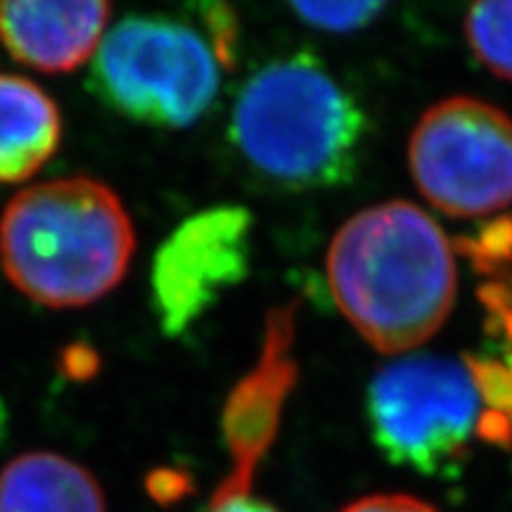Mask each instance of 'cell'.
I'll use <instances>...</instances> for the list:
<instances>
[{
  "label": "cell",
  "mask_w": 512,
  "mask_h": 512,
  "mask_svg": "<svg viewBox=\"0 0 512 512\" xmlns=\"http://www.w3.org/2000/svg\"><path fill=\"white\" fill-rule=\"evenodd\" d=\"M328 278L339 311L382 354L427 342L456 302L451 242L411 202L377 204L344 223Z\"/></svg>",
  "instance_id": "1"
},
{
  "label": "cell",
  "mask_w": 512,
  "mask_h": 512,
  "mask_svg": "<svg viewBox=\"0 0 512 512\" xmlns=\"http://www.w3.org/2000/svg\"><path fill=\"white\" fill-rule=\"evenodd\" d=\"M136 252L131 216L110 185L55 178L17 192L0 216V266L31 302L83 309L126 278Z\"/></svg>",
  "instance_id": "2"
},
{
  "label": "cell",
  "mask_w": 512,
  "mask_h": 512,
  "mask_svg": "<svg viewBox=\"0 0 512 512\" xmlns=\"http://www.w3.org/2000/svg\"><path fill=\"white\" fill-rule=\"evenodd\" d=\"M361 138L354 98L309 55L271 62L235 102V145L254 169L292 188L347 181Z\"/></svg>",
  "instance_id": "3"
},
{
  "label": "cell",
  "mask_w": 512,
  "mask_h": 512,
  "mask_svg": "<svg viewBox=\"0 0 512 512\" xmlns=\"http://www.w3.org/2000/svg\"><path fill=\"white\" fill-rule=\"evenodd\" d=\"M368 411L382 453L422 475L453 470L477 437L512 444V418L486 406L470 363L413 356L382 368Z\"/></svg>",
  "instance_id": "4"
},
{
  "label": "cell",
  "mask_w": 512,
  "mask_h": 512,
  "mask_svg": "<svg viewBox=\"0 0 512 512\" xmlns=\"http://www.w3.org/2000/svg\"><path fill=\"white\" fill-rule=\"evenodd\" d=\"M93 91L128 119L164 128L195 124L219 91L214 48L185 24L126 17L102 38Z\"/></svg>",
  "instance_id": "5"
},
{
  "label": "cell",
  "mask_w": 512,
  "mask_h": 512,
  "mask_svg": "<svg viewBox=\"0 0 512 512\" xmlns=\"http://www.w3.org/2000/svg\"><path fill=\"white\" fill-rule=\"evenodd\" d=\"M408 159L415 183L451 216H484L512 204V119L475 98L434 105L415 126Z\"/></svg>",
  "instance_id": "6"
},
{
  "label": "cell",
  "mask_w": 512,
  "mask_h": 512,
  "mask_svg": "<svg viewBox=\"0 0 512 512\" xmlns=\"http://www.w3.org/2000/svg\"><path fill=\"white\" fill-rule=\"evenodd\" d=\"M252 219L242 207H214L185 219L152 261V304L169 337L181 335L249 271Z\"/></svg>",
  "instance_id": "7"
},
{
  "label": "cell",
  "mask_w": 512,
  "mask_h": 512,
  "mask_svg": "<svg viewBox=\"0 0 512 512\" xmlns=\"http://www.w3.org/2000/svg\"><path fill=\"white\" fill-rule=\"evenodd\" d=\"M290 332V311L275 313L268 323L264 358L254 368V373H249L230 394L226 415H223V430H226L228 448L233 453V470L216 489L214 498L249 494L254 470L273 441L280 406L294 377L292 361L287 356Z\"/></svg>",
  "instance_id": "8"
},
{
  "label": "cell",
  "mask_w": 512,
  "mask_h": 512,
  "mask_svg": "<svg viewBox=\"0 0 512 512\" xmlns=\"http://www.w3.org/2000/svg\"><path fill=\"white\" fill-rule=\"evenodd\" d=\"M112 8L107 3H0V38L17 62L46 74L74 72L98 53Z\"/></svg>",
  "instance_id": "9"
},
{
  "label": "cell",
  "mask_w": 512,
  "mask_h": 512,
  "mask_svg": "<svg viewBox=\"0 0 512 512\" xmlns=\"http://www.w3.org/2000/svg\"><path fill=\"white\" fill-rule=\"evenodd\" d=\"M60 138L55 100L34 81L0 74V183L34 176L55 155Z\"/></svg>",
  "instance_id": "10"
},
{
  "label": "cell",
  "mask_w": 512,
  "mask_h": 512,
  "mask_svg": "<svg viewBox=\"0 0 512 512\" xmlns=\"http://www.w3.org/2000/svg\"><path fill=\"white\" fill-rule=\"evenodd\" d=\"M0 512H107L91 470L60 453H24L0 470Z\"/></svg>",
  "instance_id": "11"
},
{
  "label": "cell",
  "mask_w": 512,
  "mask_h": 512,
  "mask_svg": "<svg viewBox=\"0 0 512 512\" xmlns=\"http://www.w3.org/2000/svg\"><path fill=\"white\" fill-rule=\"evenodd\" d=\"M465 31L479 60L496 76L512 81V0L470 8Z\"/></svg>",
  "instance_id": "12"
},
{
  "label": "cell",
  "mask_w": 512,
  "mask_h": 512,
  "mask_svg": "<svg viewBox=\"0 0 512 512\" xmlns=\"http://www.w3.org/2000/svg\"><path fill=\"white\" fill-rule=\"evenodd\" d=\"M292 10L313 27L335 31V34H347L366 27L370 19L380 15L384 3L373 0H361V3H294Z\"/></svg>",
  "instance_id": "13"
},
{
  "label": "cell",
  "mask_w": 512,
  "mask_h": 512,
  "mask_svg": "<svg viewBox=\"0 0 512 512\" xmlns=\"http://www.w3.org/2000/svg\"><path fill=\"white\" fill-rule=\"evenodd\" d=\"M207 12V24L211 29V46H214V53L219 60L228 64L230 57H233V46H235V17L230 15L226 5H207L204 8Z\"/></svg>",
  "instance_id": "14"
},
{
  "label": "cell",
  "mask_w": 512,
  "mask_h": 512,
  "mask_svg": "<svg viewBox=\"0 0 512 512\" xmlns=\"http://www.w3.org/2000/svg\"><path fill=\"white\" fill-rule=\"evenodd\" d=\"M342 512H437V508L413 496L380 494L361 498V501L347 505Z\"/></svg>",
  "instance_id": "15"
},
{
  "label": "cell",
  "mask_w": 512,
  "mask_h": 512,
  "mask_svg": "<svg viewBox=\"0 0 512 512\" xmlns=\"http://www.w3.org/2000/svg\"><path fill=\"white\" fill-rule=\"evenodd\" d=\"M62 368L74 380H86L98 373V354L83 344H74L62 354Z\"/></svg>",
  "instance_id": "16"
},
{
  "label": "cell",
  "mask_w": 512,
  "mask_h": 512,
  "mask_svg": "<svg viewBox=\"0 0 512 512\" xmlns=\"http://www.w3.org/2000/svg\"><path fill=\"white\" fill-rule=\"evenodd\" d=\"M207 512H278L271 503L259 501L252 494L228 496V498H211Z\"/></svg>",
  "instance_id": "17"
},
{
  "label": "cell",
  "mask_w": 512,
  "mask_h": 512,
  "mask_svg": "<svg viewBox=\"0 0 512 512\" xmlns=\"http://www.w3.org/2000/svg\"><path fill=\"white\" fill-rule=\"evenodd\" d=\"M147 491L155 498L174 501L178 494L185 491V479L181 475H176V472H155V475L147 479Z\"/></svg>",
  "instance_id": "18"
},
{
  "label": "cell",
  "mask_w": 512,
  "mask_h": 512,
  "mask_svg": "<svg viewBox=\"0 0 512 512\" xmlns=\"http://www.w3.org/2000/svg\"><path fill=\"white\" fill-rule=\"evenodd\" d=\"M503 320H505V328H508L510 337H512V309H505L503 311ZM508 375H510V384H512V363H510V368H508Z\"/></svg>",
  "instance_id": "19"
}]
</instances>
